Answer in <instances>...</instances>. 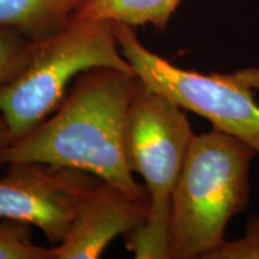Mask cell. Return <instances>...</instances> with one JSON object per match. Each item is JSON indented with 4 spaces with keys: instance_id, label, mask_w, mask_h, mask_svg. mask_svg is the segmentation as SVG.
<instances>
[{
    "instance_id": "8fae6325",
    "label": "cell",
    "mask_w": 259,
    "mask_h": 259,
    "mask_svg": "<svg viewBox=\"0 0 259 259\" xmlns=\"http://www.w3.org/2000/svg\"><path fill=\"white\" fill-rule=\"evenodd\" d=\"M35 42L16 29L0 27V85L14 79L27 66Z\"/></svg>"
},
{
    "instance_id": "4fadbf2b",
    "label": "cell",
    "mask_w": 259,
    "mask_h": 259,
    "mask_svg": "<svg viewBox=\"0 0 259 259\" xmlns=\"http://www.w3.org/2000/svg\"><path fill=\"white\" fill-rule=\"evenodd\" d=\"M14 142V137H12L11 132H10L9 126L6 124L2 115H0V148L6 147L10 143Z\"/></svg>"
},
{
    "instance_id": "6da1fadb",
    "label": "cell",
    "mask_w": 259,
    "mask_h": 259,
    "mask_svg": "<svg viewBox=\"0 0 259 259\" xmlns=\"http://www.w3.org/2000/svg\"><path fill=\"white\" fill-rule=\"evenodd\" d=\"M139 85L136 73L111 67L84 71L56 112L0 148V166L32 162L82 170L132 196L148 197L135 180L125 150L128 109Z\"/></svg>"
},
{
    "instance_id": "30bf717a",
    "label": "cell",
    "mask_w": 259,
    "mask_h": 259,
    "mask_svg": "<svg viewBox=\"0 0 259 259\" xmlns=\"http://www.w3.org/2000/svg\"><path fill=\"white\" fill-rule=\"evenodd\" d=\"M31 227L10 219L0 222V259H53L52 247L32 241Z\"/></svg>"
},
{
    "instance_id": "3957f363",
    "label": "cell",
    "mask_w": 259,
    "mask_h": 259,
    "mask_svg": "<svg viewBox=\"0 0 259 259\" xmlns=\"http://www.w3.org/2000/svg\"><path fill=\"white\" fill-rule=\"evenodd\" d=\"M185 109L142 83L128 109L125 150L130 169L144 179L149 213L128 234L137 259H168L174 187L193 138Z\"/></svg>"
},
{
    "instance_id": "277c9868",
    "label": "cell",
    "mask_w": 259,
    "mask_h": 259,
    "mask_svg": "<svg viewBox=\"0 0 259 259\" xmlns=\"http://www.w3.org/2000/svg\"><path fill=\"white\" fill-rule=\"evenodd\" d=\"M95 67L135 73L121 54L114 27L108 22L74 18L64 30L35 42L27 66L0 85V115L14 141L56 112L69 84Z\"/></svg>"
},
{
    "instance_id": "ba28073f",
    "label": "cell",
    "mask_w": 259,
    "mask_h": 259,
    "mask_svg": "<svg viewBox=\"0 0 259 259\" xmlns=\"http://www.w3.org/2000/svg\"><path fill=\"white\" fill-rule=\"evenodd\" d=\"M88 0H0V27H8L32 42L69 27Z\"/></svg>"
},
{
    "instance_id": "7c38bea8",
    "label": "cell",
    "mask_w": 259,
    "mask_h": 259,
    "mask_svg": "<svg viewBox=\"0 0 259 259\" xmlns=\"http://www.w3.org/2000/svg\"><path fill=\"white\" fill-rule=\"evenodd\" d=\"M259 258V216L247 222L244 236L239 240L226 241L209 259Z\"/></svg>"
},
{
    "instance_id": "8992f818",
    "label": "cell",
    "mask_w": 259,
    "mask_h": 259,
    "mask_svg": "<svg viewBox=\"0 0 259 259\" xmlns=\"http://www.w3.org/2000/svg\"><path fill=\"white\" fill-rule=\"evenodd\" d=\"M5 166L0 178V219L37 227L53 246L63 241L80 198L97 178L32 162Z\"/></svg>"
},
{
    "instance_id": "7a4b0ae2",
    "label": "cell",
    "mask_w": 259,
    "mask_h": 259,
    "mask_svg": "<svg viewBox=\"0 0 259 259\" xmlns=\"http://www.w3.org/2000/svg\"><path fill=\"white\" fill-rule=\"evenodd\" d=\"M255 155L215 128L193 136L171 196L168 259H209L225 244L229 221L250 202Z\"/></svg>"
},
{
    "instance_id": "9c48e42d",
    "label": "cell",
    "mask_w": 259,
    "mask_h": 259,
    "mask_svg": "<svg viewBox=\"0 0 259 259\" xmlns=\"http://www.w3.org/2000/svg\"><path fill=\"white\" fill-rule=\"evenodd\" d=\"M183 0H88L76 18L120 23L130 27H168Z\"/></svg>"
},
{
    "instance_id": "5b68a950",
    "label": "cell",
    "mask_w": 259,
    "mask_h": 259,
    "mask_svg": "<svg viewBox=\"0 0 259 259\" xmlns=\"http://www.w3.org/2000/svg\"><path fill=\"white\" fill-rule=\"evenodd\" d=\"M112 24L121 54L142 83L206 119L212 128L246 142L259 155V67L227 73L183 69L148 50L136 28Z\"/></svg>"
},
{
    "instance_id": "52a82bcc",
    "label": "cell",
    "mask_w": 259,
    "mask_h": 259,
    "mask_svg": "<svg viewBox=\"0 0 259 259\" xmlns=\"http://www.w3.org/2000/svg\"><path fill=\"white\" fill-rule=\"evenodd\" d=\"M148 213L149 197L96 179L80 198L63 241L52 246V258H99L114 239L144 225Z\"/></svg>"
}]
</instances>
